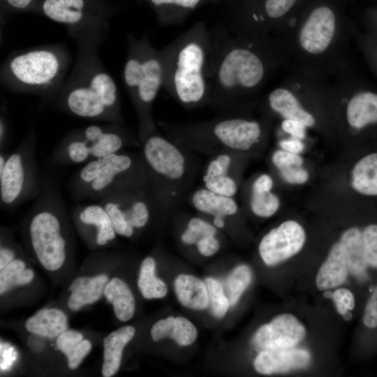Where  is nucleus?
Instances as JSON below:
<instances>
[{"label":"nucleus","instance_id":"11","mask_svg":"<svg viewBox=\"0 0 377 377\" xmlns=\"http://www.w3.org/2000/svg\"><path fill=\"white\" fill-rule=\"evenodd\" d=\"M36 135L31 128L17 147L8 153L0 170V205L17 207L36 198L42 185L36 152Z\"/></svg>","mask_w":377,"mask_h":377},{"label":"nucleus","instance_id":"25","mask_svg":"<svg viewBox=\"0 0 377 377\" xmlns=\"http://www.w3.org/2000/svg\"><path fill=\"white\" fill-rule=\"evenodd\" d=\"M135 330L133 326L126 325L110 333L103 339V362L102 375L104 377L114 376L119 369L122 353L126 345L134 337Z\"/></svg>","mask_w":377,"mask_h":377},{"label":"nucleus","instance_id":"26","mask_svg":"<svg viewBox=\"0 0 377 377\" xmlns=\"http://www.w3.org/2000/svg\"><path fill=\"white\" fill-rule=\"evenodd\" d=\"M197 335L195 325L187 318L181 316L161 319L151 329V336L154 341L168 337L179 346L191 345Z\"/></svg>","mask_w":377,"mask_h":377},{"label":"nucleus","instance_id":"17","mask_svg":"<svg viewBox=\"0 0 377 377\" xmlns=\"http://www.w3.org/2000/svg\"><path fill=\"white\" fill-rule=\"evenodd\" d=\"M335 31V17L327 6L314 9L301 29L299 40L302 48L313 54L323 52L331 43Z\"/></svg>","mask_w":377,"mask_h":377},{"label":"nucleus","instance_id":"9","mask_svg":"<svg viewBox=\"0 0 377 377\" xmlns=\"http://www.w3.org/2000/svg\"><path fill=\"white\" fill-rule=\"evenodd\" d=\"M68 188L77 201L99 200L112 191L123 188L147 191L140 151L124 149L85 163L72 176Z\"/></svg>","mask_w":377,"mask_h":377},{"label":"nucleus","instance_id":"3","mask_svg":"<svg viewBox=\"0 0 377 377\" xmlns=\"http://www.w3.org/2000/svg\"><path fill=\"white\" fill-rule=\"evenodd\" d=\"M140 151L153 212L168 215L182 205L191 192L200 170L195 153L158 131L141 142Z\"/></svg>","mask_w":377,"mask_h":377},{"label":"nucleus","instance_id":"45","mask_svg":"<svg viewBox=\"0 0 377 377\" xmlns=\"http://www.w3.org/2000/svg\"><path fill=\"white\" fill-rule=\"evenodd\" d=\"M284 131L290 133L293 138L304 139L305 137V126L298 121L285 119L281 124Z\"/></svg>","mask_w":377,"mask_h":377},{"label":"nucleus","instance_id":"42","mask_svg":"<svg viewBox=\"0 0 377 377\" xmlns=\"http://www.w3.org/2000/svg\"><path fill=\"white\" fill-rule=\"evenodd\" d=\"M271 159L277 170L289 166H302L303 163V159L300 155L282 149L276 150L272 154Z\"/></svg>","mask_w":377,"mask_h":377},{"label":"nucleus","instance_id":"5","mask_svg":"<svg viewBox=\"0 0 377 377\" xmlns=\"http://www.w3.org/2000/svg\"><path fill=\"white\" fill-rule=\"evenodd\" d=\"M157 124L175 143L209 157L225 153L245 155L260 143L263 135L258 121L228 115L194 123Z\"/></svg>","mask_w":377,"mask_h":377},{"label":"nucleus","instance_id":"12","mask_svg":"<svg viewBox=\"0 0 377 377\" xmlns=\"http://www.w3.org/2000/svg\"><path fill=\"white\" fill-rule=\"evenodd\" d=\"M31 11L64 25L71 35L109 29L114 8L103 0H36Z\"/></svg>","mask_w":377,"mask_h":377},{"label":"nucleus","instance_id":"16","mask_svg":"<svg viewBox=\"0 0 377 377\" xmlns=\"http://www.w3.org/2000/svg\"><path fill=\"white\" fill-rule=\"evenodd\" d=\"M306 335L305 327L295 316L281 313L260 326L253 341L261 350L288 348L295 347Z\"/></svg>","mask_w":377,"mask_h":377},{"label":"nucleus","instance_id":"39","mask_svg":"<svg viewBox=\"0 0 377 377\" xmlns=\"http://www.w3.org/2000/svg\"><path fill=\"white\" fill-rule=\"evenodd\" d=\"M362 232L365 262L369 269L377 270V224L367 226Z\"/></svg>","mask_w":377,"mask_h":377},{"label":"nucleus","instance_id":"7","mask_svg":"<svg viewBox=\"0 0 377 377\" xmlns=\"http://www.w3.org/2000/svg\"><path fill=\"white\" fill-rule=\"evenodd\" d=\"M212 32L214 62L209 105L228 110L239 94L261 82L265 67L256 52L232 40L226 29L220 28Z\"/></svg>","mask_w":377,"mask_h":377},{"label":"nucleus","instance_id":"28","mask_svg":"<svg viewBox=\"0 0 377 377\" xmlns=\"http://www.w3.org/2000/svg\"><path fill=\"white\" fill-rule=\"evenodd\" d=\"M345 249L349 272L361 282L369 280V267L363 253L362 232L355 227L343 232L339 240Z\"/></svg>","mask_w":377,"mask_h":377},{"label":"nucleus","instance_id":"37","mask_svg":"<svg viewBox=\"0 0 377 377\" xmlns=\"http://www.w3.org/2000/svg\"><path fill=\"white\" fill-rule=\"evenodd\" d=\"M252 280L251 268L245 264L236 266L226 279L223 290L230 306L235 305Z\"/></svg>","mask_w":377,"mask_h":377},{"label":"nucleus","instance_id":"1","mask_svg":"<svg viewBox=\"0 0 377 377\" xmlns=\"http://www.w3.org/2000/svg\"><path fill=\"white\" fill-rule=\"evenodd\" d=\"M108 31L101 29L69 35L77 43V57L54 103L76 117L125 124L116 82L98 54Z\"/></svg>","mask_w":377,"mask_h":377},{"label":"nucleus","instance_id":"29","mask_svg":"<svg viewBox=\"0 0 377 377\" xmlns=\"http://www.w3.org/2000/svg\"><path fill=\"white\" fill-rule=\"evenodd\" d=\"M25 327L31 333L52 339L66 331L68 319L59 309H43L27 319Z\"/></svg>","mask_w":377,"mask_h":377},{"label":"nucleus","instance_id":"23","mask_svg":"<svg viewBox=\"0 0 377 377\" xmlns=\"http://www.w3.org/2000/svg\"><path fill=\"white\" fill-rule=\"evenodd\" d=\"M161 25L178 24L200 6L213 0H145Z\"/></svg>","mask_w":377,"mask_h":377},{"label":"nucleus","instance_id":"13","mask_svg":"<svg viewBox=\"0 0 377 377\" xmlns=\"http://www.w3.org/2000/svg\"><path fill=\"white\" fill-rule=\"evenodd\" d=\"M109 214L119 235L131 237L135 230L145 228L153 212L147 191L123 188L110 192L98 200Z\"/></svg>","mask_w":377,"mask_h":377},{"label":"nucleus","instance_id":"40","mask_svg":"<svg viewBox=\"0 0 377 377\" xmlns=\"http://www.w3.org/2000/svg\"><path fill=\"white\" fill-rule=\"evenodd\" d=\"M362 322L367 329L377 330V284L366 302Z\"/></svg>","mask_w":377,"mask_h":377},{"label":"nucleus","instance_id":"14","mask_svg":"<svg viewBox=\"0 0 377 377\" xmlns=\"http://www.w3.org/2000/svg\"><path fill=\"white\" fill-rule=\"evenodd\" d=\"M305 240L302 226L295 221H286L262 238L258 246L259 254L267 265L274 266L297 254Z\"/></svg>","mask_w":377,"mask_h":377},{"label":"nucleus","instance_id":"35","mask_svg":"<svg viewBox=\"0 0 377 377\" xmlns=\"http://www.w3.org/2000/svg\"><path fill=\"white\" fill-rule=\"evenodd\" d=\"M156 262L154 258H145L140 265L138 286L146 299L162 298L168 293L166 284L155 274Z\"/></svg>","mask_w":377,"mask_h":377},{"label":"nucleus","instance_id":"6","mask_svg":"<svg viewBox=\"0 0 377 377\" xmlns=\"http://www.w3.org/2000/svg\"><path fill=\"white\" fill-rule=\"evenodd\" d=\"M124 87L135 110L140 142L157 131L152 114L154 102L163 86V66L160 50L147 36H127V52L122 71Z\"/></svg>","mask_w":377,"mask_h":377},{"label":"nucleus","instance_id":"27","mask_svg":"<svg viewBox=\"0 0 377 377\" xmlns=\"http://www.w3.org/2000/svg\"><path fill=\"white\" fill-rule=\"evenodd\" d=\"M174 289L179 302L185 307L203 310L209 306L205 282L188 274H180L175 280Z\"/></svg>","mask_w":377,"mask_h":377},{"label":"nucleus","instance_id":"20","mask_svg":"<svg viewBox=\"0 0 377 377\" xmlns=\"http://www.w3.org/2000/svg\"><path fill=\"white\" fill-rule=\"evenodd\" d=\"M219 229L201 216H191L180 234V242L185 246H194L202 256L214 255L221 247Z\"/></svg>","mask_w":377,"mask_h":377},{"label":"nucleus","instance_id":"36","mask_svg":"<svg viewBox=\"0 0 377 377\" xmlns=\"http://www.w3.org/2000/svg\"><path fill=\"white\" fill-rule=\"evenodd\" d=\"M24 262L20 259H14L0 272L1 295L17 286L27 284L32 281L34 272L31 269H26Z\"/></svg>","mask_w":377,"mask_h":377},{"label":"nucleus","instance_id":"2","mask_svg":"<svg viewBox=\"0 0 377 377\" xmlns=\"http://www.w3.org/2000/svg\"><path fill=\"white\" fill-rule=\"evenodd\" d=\"M166 92L186 109L209 103L214 62L212 32L198 22L160 50Z\"/></svg>","mask_w":377,"mask_h":377},{"label":"nucleus","instance_id":"34","mask_svg":"<svg viewBox=\"0 0 377 377\" xmlns=\"http://www.w3.org/2000/svg\"><path fill=\"white\" fill-rule=\"evenodd\" d=\"M56 345L66 356L71 369H77L91 349V342L83 339V335L74 330H66L60 334L57 339Z\"/></svg>","mask_w":377,"mask_h":377},{"label":"nucleus","instance_id":"10","mask_svg":"<svg viewBox=\"0 0 377 377\" xmlns=\"http://www.w3.org/2000/svg\"><path fill=\"white\" fill-rule=\"evenodd\" d=\"M132 147L140 148L141 142L125 124H91L65 133L50 159L61 165L85 164Z\"/></svg>","mask_w":377,"mask_h":377},{"label":"nucleus","instance_id":"43","mask_svg":"<svg viewBox=\"0 0 377 377\" xmlns=\"http://www.w3.org/2000/svg\"><path fill=\"white\" fill-rule=\"evenodd\" d=\"M333 299L339 313L344 314L353 310L355 306V297L349 289L341 288L336 290L333 293Z\"/></svg>","mask_w":377,"mask_h":377},{"label":"nucleus","instance_id":"31","mask_svg":"<svg viewBox=\"0 0 377 377\" xmlns=\"http://www.w3.org/2000/svg\"><path fill=\"white\" fill-rule=\"evenodd\" d=\"M346 117L350 126L356 128L377 123V94L361 92L355 95L348 103Z\"/></svg>","mask_w":377,"mask_h":377},{"label":"nucleus","instance_id":"15","mask_svg":"<svg viewBox=\"0 0 377 377\" xmlns=\"http://www.w3.org/2000/svg\"><path fill=\"white\" fill-rule=\"evenodd\" d=\"M243 156L225 153L210 156L202 171L203 187L219 195L234 197L239 188Z\"/></svg>","mask_w":377,"mask_h":377},{"label":"nucleus","instance_id":"49","mask_svg":"<svg viewBox=\"0 0 377 377\" xmlns=\"http://www.w3.org/2000/svg\"><path fill=\"white\" fill-rule=\"evenodd\" d=\"M15 252L8 246L3 245L0 248V270L5 268L15 259Z\"/></svg>","mask_w":377,"mask_h":377},{"label":"nucleus","instance_id":"47","mask_svg":"<svg viewBox=\"0 0 377 377\" xmlns=\"http://www.w3.org/2000/svg\"><path fill=\"white\" fill-rule=\"evenodd\" d=\"M280 147L287 151L299 154L304 150V145L299 139L283 140L279 142Z\"/></svg>","mask_w":377,"mask_h":377},{"label":"nucleus","instance_id":"41","mask_svg":"<svg viewBox=\"0 0 377 377\" xmlns=\"http://www.w3.org/2000/svg\"><path fill=\"white\" fill-rule=\"evenodd\" d=\"M296 0H264L263 11L269 19H278L284 15Z\"/></svg>","mask_w":377,"mask_h":377},{"label":"nucleus","instance_id":"33","mask_svg":"<svg viewBox=\"0 0 377 377\" xmlns=\"http://www.w3.org/2000/svg\"><path fill=\"white\" fill-rule=\"evenodd\" d=\"M351 184L362 194L377 195V153L367 155L355 165Z\"/></svg>","mask_w":377,"mask_h":377},{"label":"nucleus","instance_id":"32","mask_svg":"<svg viewBox=\"0 0 377 377\" xmlns=\"http://www.w3.org/2000/svg\"><path fill=\"white\" fill-rule=\"evenodd\" d=\"M104 295L120 321L126 322L132 318L135 310V299L124 281L116 277L110 279L105 287Z\"/></svg>","mask_w":377,"mask_h":377},{"label":"nucleus","instance_id":"30","mask_svg":"<svg viewBox=\"0 0 377 377\" xmlns=\"http://www.w3.org/2000/svg\"><path fill=\"white\" fill-rule=\"evenodd\" d=\"M268 101L272 110L285 119L296 120L309 127L315 124L313 117L304 110L296 97L286 89L273 90L268 96Z\"/></svg>","mask_w":377,"mask_h":377},{"label":"nucleus","instance_id":"21","mask_svg":"<svg viewBox=\"0 0 377 377\" xmlns=\"http://www.w3.org/2000/svg\"><path fill=\"white\" fill-rule=\"evenodd\" d=\"M348 272L345 249L339 241L332 246L317 272L316 287L320 290L337 288L346 281Z\"/></svg>","mask_w":377,"mask_h":377},{"label":"nucleus","instance_id":"51","mask_svg":"<svg viewBox=\"0 0 377 377\" xmlns=\"http://www.w3.org/2000/svg\"><path fill=\"white\" fill-rule=\"evenodd\" d=\"M219 1H221V0H213L214 3L219 2Z\"/></svg>","mask_w":377,"mask_h":377},{"label":"nucleus","instance_id":"48","mask_svg":"<svg viewBox=\"0 0 377 377\" xmlns=\"http://www.w3.org/2000/svg\"><path fill=\"white\" fill-rule=\"evenodd\" d=\"M17 353L13 347L1 349V369L6 370L16 360Z\"/></svg>","mask_w":377,"mask_h":377},{"label":"nucleus","instance_id":"46","mask_svg":"<svg viewBox=\"0 0 377 377\" xmlns=\"http://www.w3.org/2000/svg\"><path fill=\"white\" fill-rule=\"evenodd\" d=\"M36 0H3L6 6L12 10H32Z\"/></svg>","mask_w":377,"mask_h":377},{"label":"nucleus","instance_id":"50","mask_svg":"<svg viewBox=\"0 0 377 377\" xmlns=\"http://www.w3.org/2000/svg\"><path fill=\"white\" fill-rule=\"evenodd\" d=\"M8 136V125L6 119L3 112V110H1V117H0V145L1 150H3L6 142L7 140Z\"/></svg>","mask_w":377,"mask_h":377},{"label":"nucleus","instance_id":"24","mask_svg":"<svg viewBox=\"0 0 377 377\" xmlns=\"http://www.w3.org/2000/svg\"><path fill=\"white\" fill-rule=\"evenodd\" d=\"M108 282V276L106 274L75 279L69 288L71 295L68 301V308L77 311L84 306L94 303L104 293Z\"/></svg>","mask_w":377,"mask_h":377},{"label":"nucleus","instance_id":"19","mask_svg":"<svg viewBox=\"0 0 377 377\" xmlns=\"http://www.w3.org/2000/svg\"><path fill=\"white\" fill-rule=\"evenodd\" d=\"M73 216L79 226L94 231V243L97 246L106 245L117 235L109 214L99 203L78 204L75 206Z\"/></svg>","mask_w":377,"mask_h":377},{"label":"nucleus","instance_id":"38","mask_svg":"<svg viewBox=\"0 0 377 377\" xmlns=\"http://www.w3.org/2000/svg\"><path fill=\"white\" fill-rule=\"evenodd\" d=\"M205 282L207 288L211 313L215 318L223 317L230 306L223 286L219 281L212 277L206 278Z\"/></svg>","mask_w":377,"mask_h":377},{"label":"nucleus","instance_id":"18","mask_svg":"<svg viewBox=\"0 0 377 377\" xmlns=\"http://www.w3.org/2000/svg\"><path fill=\"white\" fill-rule=\"evenodd\" d=\"M311 361L309 352L302 348L263 350L255 358L253 367L258 373L270 375L306 368Z\"/></svg>","mask_w":377,"mask_h":377},{"label":"nucleus","instance_id":"8","mask_svg":"<svg viewBox=\"0 0 377 377\" xmlns=\"http://www.w3.org/2000/svg\"><path fill=\"white\" fill-rule=\"evenodd\" d=\"M65 207L57 184L47 177L43 178L40 191L28 216L26 230L31 249L42 266L49 271L59 269L66 258Z\"/></svg>","mask_w":377,"mask_h":377},{"label":"nucleus","instance_id":"44","mask_svg":"<svg viewBox=\"0 0 377 377\" xmlns=\"http://www.w3.org/2000/svg\"><path fill=\"white\" fill-rule=\"evenodd\" d=\"M281 178L288 183L302 184L309 178L308 172L302 166H289L278 169Z\"/></svg>","mask_w":377,"mask_h":377},{"label":"nucleus","instance_id":"22","mask_svg":"<svg viewBox=\"0 0 377 377\" xmlns=\"http://www.w3.org/2000/svg\"><path fill=\"white\" fill-rule=\"evenodd\" d=\"M273 185V179L267 174L259 175L251 183L249 207L256 216L268 218L273 216L279 209V199L271 191Z\"/></svg>","mask_w":377,"mask_h":377},{"label":"nucleus","instance_id":"4","mask_svg":"<svg viewBox=\"0 0 377 377\" xmlns=\"http://www.w3.org/2000/svg\"><path fill=\"white\" fill-rule=\"evenodd\" d=\"M71 62V53L64 43L15 50L1 66V83L13 93L34 94L54 103Z\"/></svg>","mask_w":377,"mask_h":377}]
</instances>
